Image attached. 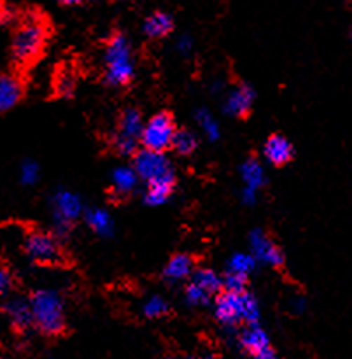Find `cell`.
Instances as JSON below:
<instances>
[{"mask_svg":"<svg viewBox=\"0 0 352 359\" xmlns=\"http://www.w3.org/2000/svg\"><path fill=\"white\" fill-rule=\"evenodd\" d=\"M351 34H352V30H351Z\"/></svg>","mask_w":352,"mask_h":359,"instance_id":"ab89813d","label":"cell"},{"mask_svg":"<svg viewBox=\"0 0 352 359\" xmlns=\"http://www.w3.org/2000/svg\"><path fill=\"white\" fill-rule=\"evenodd\" d=\"M167 312H168V302L165 300V298L158 297V294L149 297L142 304V314L144 318L147 319H160L163 318Z\"/></svg>","mask_w":352,"mask_h":359,"instance_id":"484cf974","label":"cell"},{"mask_svg":"<svg viewBox=\"0 0 352 359\" xmlns=\"http://www.w3.org/2000/svg\"><path fill=\"white\" fill-rule=\"evenodd\" d=\"M193 46H195V42H193V39L189 37V35H181V37L177 39V42H175V49L184 56L193 51Z\"/></svg>","mask_w":352,"mask_h":359,"instance_id":"4dcf8cb0","label":"cell"},{"mask_svg":"<svg viewBox=\"0 0 352 359\" xmlns=\"http://www.w3.org/2000/svg\"><path fill=\"white\" fill-rule=\"evenodd\" d=\"M4 314L9 318L11 325L18 330H27L34 326V318H32L30 300L23 297H9L2 305Z\"/></svg>","mask_w":352,"mask_h":359,"instance_id":"9a60e30c","label":"cell"},{"mask_svg":"<svg viewBox=\"0 0 352 359\" xmlns=\"http://www.w3.org/2000/svg\"><path fill=\"white\" fill-rule=\"evenodd\" d=\"M25 93L21 77L14 74H0V114H6L16 107Z\"/></svg>","mask_w":352,"mask_h":359,"instance_id":"5bb4252c","label":"cell"},{"mask_svg":"<svg viewBox=\"0 0 352 359\" xmlns=\"http://www.w3.org/2000/svg\"><path fill=\"white\" fill-rule=\"evenodd\" d=\"M51 207L53 226H55V233L53 235H55L56 238L69 237L70 231H72L74 223L86 212L81 196L65 188H60L53 193Z\"/></svg>","mask_w":352,"mask_h":359,"instance_id":"277c9868","label":"cell"},{"mask_svg":"<svg viewBox=\"0 0 352 359\" xmlns=\"http://www.w3.org/2000/svg\"><path fill=\"white\" fill-rule=\"evenodd\" d=\"M249 249H251V255L255 256L258 263L273 266V269H279L284 265L283 249L262 228H255L249 233Z\"/></svg>","mask_w":352,"mask_h":359,"instance_id":"30bf717a","label":"cell"},{"mask_svg":"<svg viewBox=\"0 0 352 359\" xmlns=\"http://www.w3.org/2000/svg\"><path fill=\"white\" fill-rule=\"evenodd\" d=\"M6 16H7V13H6V7H4V4L0 2V23H2V21L6 20Z\"/></svg>","mask_w":352,"mask_h":359,"instance_id":"74e56055","label":"cell"},{"mask_svg":"<svg viewBox=\"0 0 352 359\" xmlns=\"http://www.w3.org/2000/svg\"><path fill=\"white\" fill-rule=\"evenodd\" d=\"M144 119L137 109H125L118 119V126L112 135V147L121 156H133L142 137Z\"/></svg>","mask_w":352,"mask_h":359,"instance_id":"8992f818","label":"cell"},{"mask_svg":"<svg viewBox=\"0 0 352 359\" xmlns=\"http://www.w3.org/2000/svg\"><path fill=\"white\" fill-rule=\"evenodd\" d=\"M133 170L146 184H151V182H174L175 184L174 167L165 153L142 147L133 154Z\"/></svg>","mask_w":352,"mask_h":359,"instance_id":"5b68a950","label":"cell"},{"mask_svg":"<svg viewBox=\"0 0 352 359\" xmlns=\"http://www.w3.org/2000/svg\"><path fill=\"white\" fill-rule=\"evenodd\" d=\"M256 266H258V262H256L255 256H252L251 252H235V255L228 259L226 272L238 273V276H244L249 279V276L255 272Z\"/></svg>","mask_w":352,"mask_h":359,"instance_id":"603a6c76","label":"cell"},{"mask_svg":"<svg viewBox=\"0 0 352 359\" xmlns=\"http://www.w3.org/2000/svg\"><path fill=\"white\" fill-rule=\"evenodd\" d=\"M193 272H195V262H193L191 256L184 255V252H179V255L172 256L168 259L163 270V277L167 283L175 284L191 277Z\"/></svg>","mask_w":352,"mask_h":359,"instance_id":"2e32d148","label":"cell"},{"mask_svg":"<svg viewBox=\"0 0 352 359\" xmlns=\"http://www.w3.org/2000/svg\"><path fill=\"white\" fill-rule=\"evenodd\" d=\"M241 177L244 182V188H251L255 191H259L266 184V170L256 158H248L242 163Z\"/></svg>","mask_w":352,"mask_h":359,"instance_id":"d6986e66","label":"cell"},{"mask_svg":"<svg viewBox=\"0 0 352 359\" xmlns=\"http://www.w3.org/2000/svg\"><path fill=\"white\" fill-rule=\"evenodd\" d=\"M252 359H280L279 356H277L276 354V351L272 349V347H270V349H266V351H263V353H259L258 356H255Z\"/></svg>","mask_w":352,"mask_h":359,"instance_id":"e575fe53","label":"cell"},{"mask_svg":"<svg viewBox=\"0 0 352 359\" xmlns=\"http://www.w3.org/2000/svg\"><path fill=\"white\" fill-rule=\"evenodd\" d=\"M48 28L39 16L32 14L20 23L13 35L11 56L18 67H28L41 56L44 49Z\"/></svg>","mask_w":352,"mask_h":359,"instance_id":"7a4b0ae2","label":"cell"},{"mask_svg":"<svg viewBox=\"0 0 352 359\" xmlns=\"http://www.w3.org/2000/svg\"><path fill=\"white\" fill-rule=\"evenodd\" d=\"M241 198H242V202H244V205H248V207L256 205V202H258V191H255V189H251V188H244V186H242Z\"/></svg>","mask_w":352,"mask_h":359,"instance_id":"d6a6232c","label":"cell"},{"mask_svg":"<svg viewBox=\"0 0 352 359\" xmlns=\"http://www.w3.org/2000/svg\"><path fill=\"white\" fill-rule=\"evenodd\" d=\"M263 156L269 163L276 165V167H283V165L290 163L295 156V147L290 139H286L280 133L270 135L266 139L265 146H263Z\"/></svg>","mask_w":352,"mask_h":359,"instance_id":"4fadbf2b","label":"cell"},{"mask_svg":"<svg viewBox=\"0 0 352 359\" xmlns=\"http://www.w3.org/2000/svg\"><path fill=\"white\" fill-rule=\"evenodd\" d=\"M195 119L196 125L200 126V130H202V133L205 135V139L209 140V142H216V140L219 139L221 128L219 125H217L216 118L209 112V109H198L195 114Z\"/></svg>","mask_w":352,"mask_h":359,"instance_id":"cb8c5ba5","label":"cell"},{"mask_svg":"<svg viewBox=\"0 0 352 359\" xmlns=\"http://www.w3.org/2000/svg\"><path fill=\"white\" fill-rule=\"evenodd\" d=\"M58 2L63 4V6H74V4H79L83 0H58Z\"/></svg>","mask_w":352,"mask_h":359,"instance_id":"8d00e7d4","label":"cell"},{"mask_svg":"<svg viewBox=\"0 0 352 359\" xmlns=\"http://www.w3.org/2000/svg\"><path fill=\"white\" fill-rule=\"evenodd\" d=\"M13 286V276L6 266H0V294L7 293Z\"/></svg>","mask_w":352,"mask_h":359,"instance_id":"1f68e13d","label":"cell"},{"mask_svg":"<svg viewBox=\"0 0 352 359\" xmlns=\"http://www.w3.org/2000/svg\"><path fill=\"white\" fill-rule=\"evenodd\" d=\"M251 293H231V291H221L214 298V318L226 328L245 325V309H248Z\"/></svg>","mask_w":352,"mask_h":359,"instance_id":"ba28073f","label":"cell"},{"mask_svg":"<svg viewBox=\"0 0 352 359\" xmlns=\"http://www.w3.org/2000/svg\"><path fill=\"white\" fill-rule=\"evenodd\" d=\"M174 191V182H151L144 189V203L149 207H160L170 200Z\"/></svg>","mask_w":352,"mask_h":359,"instance_id":"44dd1931","label":"cell"},{"mask_svg":"<svg viewBox=\"0 0 352 359\" xmlns=\"http://www.w3.org/2000/svg\"><path fill=\"white\" fill-rule=\"evenodd\" d=\"M181 359H217L212 354H207V356H188V358H181Z\"/></svg>","mask_w":352,"mask_h":359,"instance_id":"d590c367","label":"cell"},{"mask_svg":"<svg viewBox=\"0 0 352 359\" xmlns=\"http://www.w3.org/2000/svg\"><path fill=\"white\" fill-rule=\"evenodd\" d=\"M172 147L175 149V153H179L181 156H189L196 151L198 147V139L193 132L189 130H177L172 140Z\"/></svg>","mask_w":352,"mask_h":359,"instance_id":"d4e9b609","label":"cell"},{"mask_svg":"<svg viewBox=\"0 0 352 359\" xmlns=\"http://www.w3.org/2000/svg\"><path fill=\"white\" fill-rule=\"evenodd\" d=\"M184 300L189 307H205L212 300V294H209L196 284L189 283L184 290Z\"/></svg>","mask_w":352,"mask_h":359,"instance_id":"4316f807","label":"cell"},{"mask_svg":"<svg viewBox=\"0 0 352 359\" xmlns=\"http://www.w3.org/2000/svg\"><path fill=\"white\" fill-rule=\"evenodd\" d=\"M175 132L177 130H175L172 116L168 112H158L149 121L144 123L140 144H142L144 149L165 153L168 147H172Z\"/></svg>","mask_w":352,"mask_h":359,"instance_id":"52a82bcc","label":"cell"},{"mask_svg":"<svg viewBox=\"0 0 352 359\" xmlns=\"http://www.w3.org/2000/svg\"><path fill=\"white\" fill-rule=\"evenodd\" d=\"M55 86L60 97H70L74 93V90H76V76L70 70H62L56 76Z\"/></svg>","mask_w":352,"mask_h":359,"instance_id":"f1b7e54d","label":"cell"},{"mask_svg":"<svg viewBox=\"0 0 352 359\" xmlns=\"http://www.w3.org/2000/svg\"><path fill=\"white\" fill-rule=\"evenodd\" d=\"M291 309H293L295 314H304L307 311V300L304 297H295L291 302Z\"/></svg>","mask_w":352,"mask_h":359,"instance_id":"836d02e7","label":"cell"},{"mask_svg":"<svg viewBox=\"0 0 352 359\" xmlns=\"http://www.w3.org/2000/svg\"><path fill=\"white\" fill-rule=\"evenodd\" d=\"M256 100V91L249 84L241 83L226 95L223 102V111L231 118H245L251 112Z\"/></svg>","mask_w":352,"mask_h":359,"instance_id":"8fae6325","label":"cell"},{"mask_svg":"<svg viewBox=\"0 0 352 359\" xmlns=\"http://www.w3.org/2000/svg\"><path fill=\"white\" fill-rule=\"evenodd\" d=\"M237 344L244 353L255 358L263 351L270 349V337L262 325H248L237 337Z\"/></svg>","mask_w":352,"mask_h":359,"instance_id":"7c38bea8","label":"cell"},{"mask_svg":"<svg viewBox=\"0 0 352 359\" xmlns=\"http://www.w3.org/2000/svg\"><path fill=\"white\" fill-rule=\"evenodd\" d=\"M139 175L135 174L133 167H118L111 174V189L116 196L123 198L135 191L139 186Z\"/></svg>","mask_w":352,"mask_h":359,"instance_id":"e0dca14e","label":"cell"},{"mask_svg":"<svg viewBox=\"0 0 352 359\" xmlns=\"http://www.w3.org/2000/svg\"><path fill=\"white\" fill-rule=\"evenodd\" d=\"M248 287V277L238 276V273L226 272L223 277V291H231V293H244Z\"/></svg>","mask_w":352,"mask_h":359,"instance_id":"f546056e","label":"cell"},{"mask_svg":"<svg viewBox=\"0 0 352 359\" xmlns=\"http://www.w3.org/2000/svg\"><path fill=\"white\" fill-rule=\"evenodd\" d=\"M144 34L151 39H161L174 30V20L167 13H154L144 21Z\"/></svg>","mask_w":352,"mask_h":359,"instance_id":"ffe728a7","label":"cell"},{"mask_svg":"<svg viewBox=\"0 0 352 359\" xmlns=\"http://www.w3.org/2000/svg\"><path fill=\"white\" fill-rule=\"evenodd\" d=\"M191 283L205 290L212 297H216V294H219V291H223V277H219L210 269L195 270L191 276Z\"/></svg>","mask_w":352,"mask_h":359,"instance_id":"7402d4cb","label":"cell"},{"mask_svg":"<svg viewBox=\"0 0 352 359\" xmlns=\"http://www.w3.org/2000/svg\"><path fill=\"white\" fill-rule=\"evenodd\" d=\"M32 318L34 326L41 333L49 337H56L65 330V304L58 291L55 290H37L30 294Z\"/></svg>","mask_w":352,"mask_h":359,"instance_id":"6da1fadb","label":"cell"},{"mask_svg":"<svg viewBox=\"0 0 352 359\" xmlns=\"http://www.w3.org/2000/svg\"><path fill=\"white\" fill-rule=\"evenodd\" d=\"M163 359H181V358H174V356H168V358H163Z\"/></svg>","mask_w":352,"mask_h":359,"instance_id":"f35d334b","label":"cell"},{"mask_svg":"<svg viewBox=\"0 0 352 359\" xmlns=\"http://www.w3.org/2000/svg\"><path fill=\"white\" fill-rule=\"evenodd\" d=\"M84 221H86L88 228L100 237H112L114 233V219H112L111 212L100 209V207L88 209L84 212Z\"/></svg>","mask_w":352,"mask_h":359,"instance_id":"ac0fdd59","label":"cell"},{"mask_svg":"<svg viewBox=\"0 0 352 359\" xmlns=\"http://www.w3.org/2000/svg\"><path fill=\"white\" fill-rule=\"evenodd\" d=\"M105 83L109 86H126L133 79L135 65H133L132 46L123 34H116L107 42L104 55Z\"/></svg>","mask_w":352,"mask_h":359,"instance_id":"3957f363","label":"cell"},{"mask_svg":"<svg viewBox=\"0 0 352 359\" xmlns=\"http://www.w3.org/2000/svg\"><path fill=\"white\" fill-rule=\"evenodd\" d=\"M41 177V167L37 161L34 160H25L20 165V182L23 186H34L39 182Z\"/></svg>","mask_w":352,"mask_h":359,"instance_id":"83f0119b","label":"cell"},{"mask_svg":"<svg viewBox=\"0 0 352 359\" xmlns=\"http://www.w3.org/2000/svg\"><path fill=\"white\" fill-rule=\"evenodd\" d=\"M25 255L37 265H56L63 259L62 245L53 233L32 231L25 238Z\"/></svg>","mask_w":352,"mask_h":359,"instance_id":"9c48e42d","label":"cell"}]
</instances>
